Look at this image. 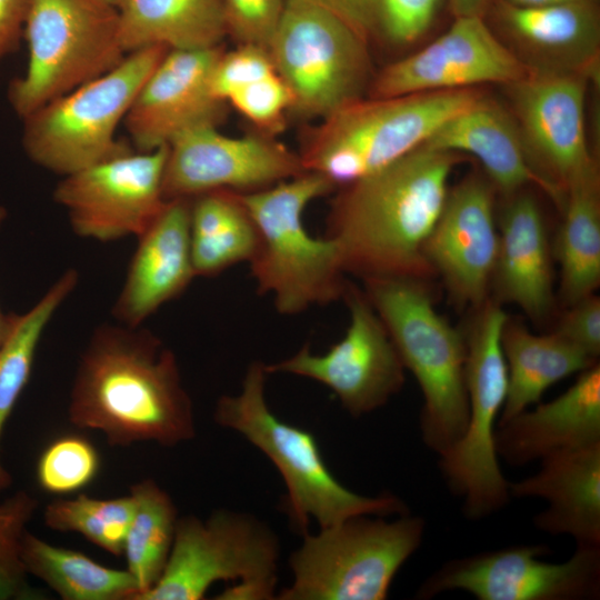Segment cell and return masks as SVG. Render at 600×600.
Masks as SVG:
<instances>
[{
    "label": "cell",
    "mask_w": 600,
    "mask_h": 600,
    "mask_svg": "<svg viewBox=\"0 0 600 600\" xmlns=\"http://www.w3.org/2000/svg\"><path fill=\"white\" fill-rule=\"evenodd\" d=\"M68 418L103 433L111 447H174L196 437L192 400L173 351L150 330L118 322L97 327L81 353Z\"/></svg>",
    "instance_id": "1"
},
{
    "label": "cell",
    "mask_w": 600,
    "mask_h": 600,
    "mask_svg": "<svg viewBox=\"0 0 600 600\" xmlns=\"http://www.w3.org/2000/svg\"><path fill=\"white\" fill-rule=\"evenodd\" d=\"M458 153L419 147L334 199L324 236L347 273L370 278L434 276L427 241L441 214Z\"/></svg>",
    "instance_id": "2"
},
{
    "label": "cell",
    "mask_w": 600,
    "mask_h": 600,
    "mask_svg": "<svg viewBox=\"0 0 600 600\" xmlns=\"http://www.w3.org/2000/svg\"><path fill=\"white\" fill-rule=\"evenodd\" d=\"M267 376L264 363L251 362L240 392L221 396L213 419L240 433L277 468L287 487L283 510L301 534L308 532L311 520L327 528L357 516L409 512L397 496H361L341 484L327 467L316 437L271 411L266 399Z\"/></svg>",
    "instance_id": "3"
},
{
    "label": "cell",
    "mask_w": 600,
    "mask_h": 600,
    "mask_svg": "<svg viewBox=\"0 0 600 600\" xmlns=\"http://www.w3.org/2000/svg\"><path fill=\"white\" fill-rule=\"evenodd\" d=\"M333 189L322 174L306 171L264 189L236 192L259 234L249 262L257 291L271 296L281 314L343 298L348 281L337 243L311 236L303 224L307 206Z\"/></svg>",
    "instance_id": "4"
},
{
    "label": "cell",
    "mask_w": 600,
    "mask_h": 600,
    "mask_svg": "<svg viewBox=\"0 0 600 600\" xmlns=\"http://www.w3.org/2000/svg\"><path fill=\"white\" fill-rule=\"evenodd\" d=\"M364 292L423 397L421 438L439 457L463 436L469 403L466 337L434 308L424 280L370 278Z\"/></svg>",
    "instance_id": "5"
},
{
    "label": "cell",
    "mask_w": 600,
    "mask_h": 600,
    "mask_svg": "<svg viewBox=\"0 0 600 600\" xmlns=\"http://www.w3.org/2000/svg\"><path fill=\"white\" fill-rule=\"evenodd\" d=\"M481 97L471 88L361 98L320 119L299 156L306 171L344 187L421 147Z\"/></svg>",
    "instance_id": "6"
},
{
    "label": "cell",
    "mask_w": 600,
    "mask_h": 600,
    "mask_svg": "<svg viewBox=\"0 0 600 600\" xmlns=\"http://www.w3.org/2000/svg\"><path fill=\"white\" fill-rule=\"evenodd\" d=\"M169 49L152 46L22 120L21 143L37 166L66 177L132 151L117 130L144 81Z\"/></svg>",
    "instance_id": "7"
},
{
    "label": "cell",
    "mask_w": 600,
    "mask_h": 600,
    "mask_svg": "<svg viewBox=\"0 0 600 600\" xmlns=\"http://www.w3.org/2000/svg\"><path fill=\"white\" fill-rule=\"evenodd\" d=\"M279 541L254 516L228 509L179 517L159 581L134 600H201L217 581H236L219 600L276 599Z\"/></svg>",
    "instance_id": "8"
},
{
    "label": "cell",
    "mask_w": 600,
    "mask_h": 600,
    "mask_svg": "<svg viewBox=\"0 0 600 600\" xmlns=\"http://www.w3.org/2000/svg\"><path fill=\"white\" fill-rule=\"evenodd\" d=\"M384 518L357 516L302 534L289 558L292 582L276 599H387L397 572L419 549L426 522L409 512Z\"/></svg>",
    "instance_id": "9"
},
{
    "label": "cell",
    "mask_w": 600,
    "mask_h": 600,
    "mask_svg": "<svg viewBox=\"0 0 600 600\" xmlns=\"http://www.w3.org/2000/svg\"><path fill=\"white\" fill-rule=\"evenodd\" d=\"M22 38L27 69L8 89L20 119L102 76L128 54L117 9L100 0H31Z\"/></svg>",
    "instance_id": "10"
},
{
    "label": "cell",
    "mask_w": 600,
    "mask_h": 600,
    "mask_svg": "<svg viewBox=\"0 0 600 600\" xmlns=\"http://www.w3.org/2000/svg\"><path fill=\"white\" fill-rule=\"evenodd\" d=\"M509 316L487 299L474 309L466 337V387L469 419L460 440L439 457V469L452 493L462 498L467 518L480 520L510 500L494 447V432L508 392L501 334Z\"/></svg>",
    "instance_id": "11"
},
{
    "label": "cell",
    "mask_w": 600,
    "mask_h": 600,
    "mask_svg": "<svg viewBox=\"0 0 600 600\" xmlns=\"http://www.w3.org/2000/svg\"><path fill=\"white\" fill-rule=\"evenodd\" d=\"M268 51L296 114L322 119L361 99L368 40L322 0H286Z\"/></svg>",
    "instance_id": "12"
},
{
    "label": "cell",
    "mask_w": 600,
    "mask_h": 600,
    "mask_svg": "<svg viewBox=\"0 0 600 600\" xmlns=\"http://www.w3.org/2000/svg\"><path fill=\"white\" fill-rule=\"evenodd\" d=\"M542 544L516 546L444 562L420 584L416 598L466 591L479 600H586L600 596V546H576L560 563L541 560Z\"/></svg>",
    "instance_id": "13"
},
{
    "label": "cell",
    "mask_w": 600,
    "mask_h": 600,
    "mask_svg": "<svg viewBox=\"0 0 600 600\" xmlns=\"http://www.w3.org/2000/svg\"><path fill=\"white\" fill-rule=\"evenodd\" d=\"M350 322L344 337L322 353L304 344L294 354L266 364L268 374L289 373L329 388L352 417L383 407L404 383V366L364 290L348 281L342 298Z\"/></svg>",
    "instance_id": "14"
},
{
    "label": "cell",
    "mask_w": 600,
    "mask_h": 600,
    "mask_svg": "<svg viewBox=\"0 0 600 600\" xmlns=\"http://www.w3.org/2000/svg\"><path fill=\"white\" fill-rule=\"evenodd\" d=\"M167 152L168 147L130 151L61 177L53 200L66 210L72 231L100 242L142 234L167 202Z\"/></svg>",
    "instance_id": "15"
},
{
    "label": "cell",
    "mask_w": 600,
    "mask_h": 600,
    "mask_svg": "<svg viewBox=\"0 0 600 600\" xmlns=\"http://www.w3.org/2000/svg\"><path fill=\"white\" fill-rule=\"evenodd\" d=\"M588 80L577 72L532 69L508 86L530 163L560 209L567 189L598 169L586 133Z\"/></svg>",
    "instance_id": "16"
},
{
    "label": "cell",
    "mask_w": 600,
    "mask_h": 600,
    "mask_svg": "<svg viewBox=\"0 0 600 600\" xmlns=\"http://www.w3.org/2000/svg\"><path fill=\"white\" fill-rule=\"evenodd\" d=\"M306 172L299 154L268 134L230 137L203 126L177 137L163 171L166 200L203 192L257 191Z\"/></svg>",
    "instance_id": "17"
},
{
    "label": "cell",
    "mask_w": 600,
    "mask_h": 600,
    "mask_svg": "<svg viewBox=\"0 0 600 600\" xmlns=\"http://www.w3.org/2000/svg\"><path fill=\"white\" fill-rule=\"evenodd\" d=\"M531 70L492 33L481 16L457 17L428 46L382 69L373 82V98L471 89L483 83L508 87Z\"/></svg>",
    "instance_id": "18"
},
{
    "label": "cell",
    "mask_w": 600,
    "mask_h": 600,
    "mask_svg": "<svg viewBox=\"0 0 600 600\" xmlns=\"http://www.w3.org/2000/svg\"><path fill=\"white\" fill-rule=\"evenodd\" d=\"M494 187L478 173L449 189L424 253L453 303L476 309L489 298L499 231Z\"/></svg>",
    "instance_id": "19"
},
{
    "label": "cell",
    "mask_w": 600,
    "mask_h": 600,
    "mask_svg": "<svg viewBox=\"0 0 600 600\" xmlns=\"http://www.w3.org/2000/svg\"><path fill=\"white\" fill-rule=\"evenodd\" d=\"M222 47L168 50L138 91L124 128L138 152L168 147L177 137L224 119L227 103L210 90Z\"/></svg>",
    "instance_id": "20"
},
{
    "label": "cell",
    "mask_w": 600,
    "mask_h": 600,
    "mask_svg": "<svg viewBox=\"0 0 600 600\" xmlns=\"http://www.w3.org/2000/svg\"><path fill=\"white\" fill-rule=\"evenodd\" d=\"M127 276L112 307L120 324L136 328L178 298L197 277L190 246V199L167 200L138 238Z\"/></svg>",
    "instance_id": "21"
},
{
    "label": "cell",
    "mask_w": 600,
    "mask_h": 600,
    "mask_svg": "<svg viewBox=\"0 0 600 600\" xmlns=\"http://www.w3.org/2000/svg\"><path fill=\"white\" fill-rule=\"evenodd\" d=\"M600 441V364L579 373L553 400L497 424L498 458L513 467Z\"/></svg>",
    "instance_id": "22"
},
{
    "label": "cell",
    "mask_w": 600,
    "mask_h": 600,
    "mask_svg": "<svg viewBox=\"0 0 600 600\" xmlns=\"http://www.w3.org/2000/svg\"><path fill=\"white\" fill-rule=\"evenodd\" d=\"M540 462L531 477L509 482L510 496L547 501L533 517L540 531L570 536L576 546H600V441Z\"/></svg>",
    "instance_id": "23"
},
{
    "label": "cell",
    "mask_w": 600,
    "mask_h": 600,
    "mask_svg": "<svg viewBox=\"0 0 600 600\" xmlns=\"http://www.w3.org/2000/svg\"><path fill=\"white\" fill-rule=\"evenodd\" d=\"M491 287L494 300L543 321L554 306L551 249L540 207L522 190L507 197Z\"/></svg>",
    "instance_id": "24"
},
{
    "label": "cell",
    "mask_w": 600,
    "mask_h": 600,
    "mask_svg": "<svg viewBox=\"0 0 600 600\" xmlns=\"http://www.w3.org/2000/svg\"><path fill=\"white\" fill-rule=\"evenodd\" d=\"M498 12L508 34L536 60L532 69L598 78L600 32L594 3L518 7L501 1Z\"/></svg>",
    "instance_id": "25"
},
{
    "label": "cell",
    "mask_w": 600,
    "mask_h": 600,
    "mask_svg": "<svg viewBox=\"0 0 600 600\" xmlns=\"http://www.w3.org/2000/svg\"><path fill=\"white\" fill-rule=\"evenodd\" d=\"M422 146L473 156L494 189L506 197L533 183L553 199L530 163L516 120L494 101L481 97L446 121Z\"/></svg>",
    "instance_id": "26"
},
{
    "label": "cell",
    "mask_w": 600,
    "mask_h": 600,
    "mask_svg": "<svg viewBox=\"0 0 600 600\" xmlns=\"http://www.w3.org/2000/svg\"><path fill=\"white\" fill-rule=\"evenodd\" d=\"M117 11L127 53L152 46L213 48L228 34L221 0H120Z\"/></svg>",
    "instance_id": "27"
},
{
    "label": "cell",
    "mask_w": 600,
    "mask_h": 600,
    "mask_svg": "<svg viewBox=\"0 0 600 600\" xmlns=\"http://www.w3.org/2000/svg\"><path fill=\"white\" fill-rule=\"evenodd\" d=\"M501 346L508 392L497 424L539 403L552 384L597 362L556 332L534 334L511 318L503 327Z\"/></svg>",
    "instance_id": "28"
},
{
    "label": "cell",
    "mask_w": 600,
    "mask_h": 600,
    "mask_svg": "<svg viewBox=\"0 0 600 600\" xmlns=\"http://www.w3.org/2000/svg\"><path fill=\"white\" fill-rule=\"evenodd\" d=\"M554 246L561 267L560 296L569 307L600 284V180L598 169L572 183L561 208Z\"/></svg>",
    "instance_id": "29"
},
{
    "label": "cell",
    "mask_w": 600,
    "mask_h": 600,
    "mask_svg": "<svg viewBox=\"0 0 600 600\" xmlns=\"http://www.w3.org/2000/svg\"><path fill=\"white\" fill-rule=\"evenodd\" d=\"M190 246L196 276L213 277L253 258L259 234L234 191L190 198Z\"/></svg>",
    "instance_id": "30"
},
{
    "label": "cell",
    "mask_w": 600,
    "mask_h": 600,
    "mask_svg": "<svg viewBox=\"0 0 600 600\" xmlns=\"http://www.w3.org/2000/svg\"><path fill=\"white\" fill-rule=\"evenodd\" d=\"M21 557L28 574L43 581L63 600H132L139 593L126 569L109 568L87 554L53 546L26 532Z\"/></svg>",
    "instance_id": "31"
},
{
    "label": "cell",
    "mask_w": 600,
    "mask_h": 600,
    "mask_svg": "<svg viewBox=\"0 0 600 600\" xmlns=\"http://www.w3.org/2000/svg\"><path fill=\"white\" fill-rule=\"evenodd\" d=\"M79 283V272L67 269L24 313L17 314L0 344V446L6 423L31 377L39 342L62 303ZM12 478L0 457V493Z\"/></svg>",
    "instance_id": "32"
},
{
    "label": "cell",
    "mask_w": 600,
    "mask_h": 600,
    "mask_svg": "<svg viewBox=\"0 0 600 600\" xmlns=\"http://www.w3.org/2000/svg\"><path fill=\"white\" fill-rule=\"evenodd\" d=\"M136 509L127 531L123 554L127 570L136 579L139 593L150 590L161 578L173 543L178 510L170 494L153 479H142L130 488Z\"/></svg>",
    "instance_id": "33"
},
{
    "label": "cell",
    "mask_w": 600,
    "mask_h": 600,
    "mask_svg": "<svg viewBox=\"0 0 600 600\" xmlns=\"http://www.w3.org/2000/svg\"><path fill=\"white\" fill-rule=\"evenodd\" d=\"M136 509L134 497L100 499L87 493L59 498L43 510L47 528L81 534L92 544L113 556H122L124 540Z\"/></svg>",
    "instance_id": "34"
},
{
    "label": "cell",
    "mask_w": 600,
    "mask_h": 600,
    "mask_svg": "<svg viewBox=\"0 0 600 600\" xmlns=\"http://www.w3.org/2000/svg\"><path fill=\"white\" fill-rule=\"evenodd\" d=\"M37 509L38 500L24 490L0 502V600L43 598L29 584L21 557L27 524Z\"/></svg>",
    "instance_id": "35"
},
{
    "label": "cell",
    "mask_w": 600,
    "mask_h": 600,
    "mask_svg": "<svg viewBox=\"0 0 600 600\" xmlns=\"http://www.w3.org/2000/svg\"><path fill=\"white\" fill-rule=\"evenodd\" d=\"M100 457L96 447L78 434L56 439L37 462V481L48 493L64 496L87 487L97 477Z\"/></svg>",
    "instance_id": "36"
},
{
    "label": "cell",
    "mask_w": 600,
    "mask_h": 600,
    "mask_svg": "<svg viewBox=\"0 0 600 600\" xmlns=\"http://www.w3.org/2000/svg\"><path fill=\"white\" fill-rule=\"evenodd\" d=\"M371 38L393 46L414 42L431 26L441 0H370Z\"/></svg>",
    "instance_id": "37"
},
{
    "label": "cell",
    "mask_w": 600,
    "mask_h": 600,
    "mask_svg": "<svg viewBox=\"0 0 600 600\" xmlns=\"http://www.w3.org/2000/svg\"><path fill=\"white\" fill-rule=\"evenodd\" d=\"M227 103L262 133L273 136L284 128L286 113L292 107V94L276 71L239 89L229 97Z\"/></svg>",
    "instance_id": "38"
},
{
    "label": "cell",
    "mask_w": 600,
    "mask_h": 600,
    "mask_svg": "<svg viewBox=\"0 0 600 600\" xmlns=\"http://www.w3.org/2000/svg\"><path fill=\"white\" fill-rule=\"evenodd\" d=\"M273 72L276 68L266 48L238 44L234 50L221 52L210 76V90L227 103L232 93Z\"/></svg>",
    "instance_id": "39"
},
{
    "label": "cell",
    "mask_w": 600,
    "mask_h": 600,
    "mask_svg": "<svg viewBox=\"0 0 600 600\" xmlns=\"http://www.w3.org/2000/svg\"><path fill=\"white\" fill-rule=\"evenodd\" d=\"M227 32L238 44L268 50L282 16L286 0H221Z\"/></svg>",
    "instance_id": "40"
},
{
    "label": "cell",
    "mask_w": 600,
    "mask_h": 600,
    "mask_svg": "<svg viewBox=\"0 0 600 600\" xmlns=\"http://www.w3.org/2000/svg\"><path fill=\"white\" fill-rule=\"evenodd\" d=\"M553 332L597 360L600 354V298L591 293L569 306Z\"/></svg>",
    "instance_id": "41"
},
{
    "label": "cell",
    "mask_w": 600,
    "mask_h": 600,
    "mask_svg": "<svg viewBox=\"0 0 600 600\" xmlns=\"http://www.w3.org/2000/svg\"><path fill=\"white\" fill-rule=\"evenodd\" d=\"M30 1L0 0V62L19 47Z\"/></svg>",
    "instance_id": "42"
},
{
    "label": "cell",
    "mask_w": 600,
    "mask_h": 600,
    "mask_svg": "<svg viewBox=\"0 0 600 600\" xmlns=\"http://www.w3.org/2000/svg\"><path fill=\"white\" fill-rule=\"evenodd\" d=\"M344 17L368 41L371 37L370 0H322Z\"/></svg>",
    "instance_id": "43"
},
{
    "label": "cell",
    "mask_w": 600,
    "mask_h": 600,
    "mask_svg": "<svg viewBox=\"0 0 600 600\" xmlns=\"http://www.w3.org/2000/svg\"><path fill=\"white\" fill-rule=\"evenodd\" d=\"M488 0H450L453 14L457 17L480 16Z\"/></svg>",
    "instance_id": "44"
},
{
    "label": "cell",
    "mask_w": 600,
    "mask_h": 600,
    "mask_svg": "<svg viewBox=\"0 0 600 600\" xmlns=\"http://www.w3.org/2000/svg\"><path fill=\"white\" fill-rule=\"evenodd\" d=\"M7 218V209L2 206H0V229L6 221ZM16 318V313H6L0 304V344L4 341V339L8 337L13 321Z\"/></svg>",
    "instance_id": "45"
},
{
    "label": "cell",
    "mask_w": 600,
    "mask_h": 600,
    "mask_svg": "<svg viewBox=\"0 0 600 600\" xmlns=\"http://www.w3.org/2000/svg\"><path fill=\"white\" fill-rule=\"evenodd\" d=\"M518 7H540L559 3H594V0H502Z\"/></svg>",
    "instance_id": "46"
},
{
    "label": "cell",
    "mask_w": 600,
    "mask_h": 600,
    "mask_svg": "<svg viewBox=\"0 0 600 600\" xmlns=\"http://www.w3.org/2000/svg\"><path fill=\"white\" fill-rule=\"evenodd\" d=\"M100 1L113 7L116 9L118 8L119 2H120V0H100Z\"/></svg>",
    "instance_id": "47"
}]
</instances>
